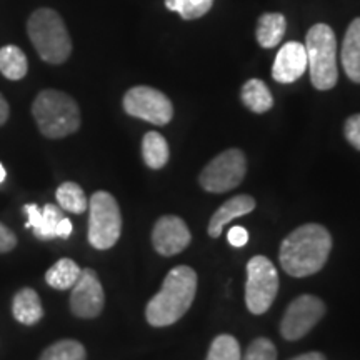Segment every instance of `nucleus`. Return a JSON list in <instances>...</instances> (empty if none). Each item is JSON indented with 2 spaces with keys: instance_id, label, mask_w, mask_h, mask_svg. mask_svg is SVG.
<instances>
[{
  "instance_id": "obj_5",
  "label": "nucleus",
  "mask_w": 360,
  "mask_h": 360,
  "mask_svg": "<svg viewBox=\"0 0 360 360\" xmlns=\"http://www.w3.org/2000/svg\"><path fill=\"white\" fill-rule=\"evenodd\" d=\"M307 69L310 80L317 90H330L339 80L337 70V40L334 30L327 24L310 27L305 37Z\"/></svg>"
},
{
  "instance_id": "obj_1",
  "label": "nucleus",
  "mask_w": 360,
  "mask_h": 360,
  "mask_svg": "<svg viewBox=\"0 0 360 360\" xmlns=\"http://www.w3.org/2000/svg\"><path fill=\"white\" fill-rule=\"evenodd\" d=\"M332 250V237L326 227L307 224L295 229L281 245L282 269L292 277H309L326 265Z\"/></svg>"
},
{
  "instance_id": "obj_28",
  "label": "nucleus",
  "mask_w": 360,
  "mask_h": 360,
  "mask_svg": "<svg viewBox=\"0 0 360 360\" xmlns=\"http://www.w3.org/2000/svg\"><path fill=\"white\" fill-rule=\"evenodd\" d=\"M344 132L350 146L360 150V114H355L345 120Z\"/></svg>"
},
{
  "instance_id": "obj_12",
  "label": "nucleus",
  "mask_w": 360,
  "mask_h": 360,
  "mask_svg": "<svg viewBox=\"0 0 360 360\" xmlns=\"http://www.w3.org/2000/svg\"><path fill=\"white\" fill-rule=\"evenodd\" d=\"M192 236L187 224L177 215H164L157 220L152 231L154 249L164 257L177 255L191 244Z\"/></svg>"
},
{
  "instance_id": "obj_31",
  "label": "nucleus",
  "mask_w": 360,
  "mask_h": 360,
  "mask_svg": "<svg viewBox=\"0 0 360 360\" xmlns=\"http://www.w3.org/2000/svg\"><path fill=\"white\" fill-rule=\"evenodd\" d=\"M25 212L29 215V220H27L25 227L29 229H39L40 222H42V209H39L35 204H27L25 205Z\"/></svg>"
},
{
  "instance_id": "obj_14",
  "label": "nucleus",
  "mask_w": 360,
  "mask_h": 360,
  "mask_svg": "<svg viewBox=\"0 0 360 360\" xmlns=\"http://www.w3.org/2000/svg\"><path fill=\"white\" fill-rule=\"evenodd\" d=\"M254 209V197L245 195V193L232 197V199H229L224 205H220L219 209L215 210V214L212 215V219H210L209 222V236L214 238L219 237L220 233H222L225 225L231 222V220L250 214Z\"/></svg>"
},
{
  "instance_id": "obj_3",
  "label": "nucleus",
  "mask_w": 360,
  "mask_h": 360,
  "mask_svg": "<svg viewBox=\"0 0 360 360\" xmlns=\"http://www.w3.org/2000/svg\"><path fill=\"white\" fill-rule=\"evenodd\" d=\"M27 35L44 62L60 65L69 60L72 39L62 15L49 7H40L27 20Z\"/></svg>"
},
{
  "instance_id": "obj_24",
  "label": "nucleus",
  "mask_w": 360,
  "mask_h": 360,
  "mask_svg": "<svg viewBox=\"0 0 360 360\" xmlns=\"http://www.w3.org/2000/svg\"><path fill=\"white\" fill-rule=\"evenodd\" d=\"M214 0H165L169 11L177 12L184 20H195L209 13Z\"/></svg>"
},
{
  "instance_id": "obj_13",
  "label": "nucleus",
  "mask_w": 360,
  "mask_h": 360,
  "mask_svg": "<svg viewBox=\"0 0 360 360\" xmlns=\"http://www.w3.org/2000/svg\"><path fill=\"white\" fill-rule=\"evenodd\" d=\"M307 70V52L300 42H287L278 51L272 67V77L278 84H292Z\"/></svg>"
},
{
  "instance_id": "obj_26",
  "label": "nucleus",
  "mask_w": 360,
  "mask_h": 360,
  "mask_svg": "<svg viewBox=\"0 0 360 360\" xmlns=\"http://www.w3.org/2000/svg\"><path fill=\"white\" fill-rule=\"evenodd\" d=\"M64 219V214L58 209L57 205L47 204L44 205L42 209V222H40V227L35 229L34 233L35 237L40 238V240H51V238H56V229L57 224Z\"/></svg>"
},
{
  "instance_id": "obj_27",
  "label": "nucleus",
  "mask_w": 360,
  "mask_h": 360,
  "mask_svg": "<svg viewBox=\"0 0 360 360\" xmlns=\"http://www.w3.org/2000/svg\"><path fill=\"white\" fill-rule=\"evenodd\" d=\"M242 360H277V349L272 340L259 337L247 347Z\"/></svg>"
},
{
  "instance_id": "obj_16",
  "label": "nucleus",
  "mask_w": 360,
  "mask_h": 360,
  "mask_svg": "<svg viewBox=\"0 0 360 360\" xmlns=\"http://www.w3.org/2000/svg\"><path fill=\"white\" fill-rule=\"evenodd\" d=\"M12 315L17 322L24 326H35L44 317V307L37 292L30 287L20 289L13 295Z\"/></svg>"
},
{
  "instance_id": "obj_9",
  "label": "nucleus",
  "mask_w": 360,
  "mask_h": 360,
  "mask_svg": "<svg viewBox=\"0 0 360 360\" xmlns=\"http://www.w3.org/2000/svg\"><path fill=\"white\" fill-rule=\"evenodd\" d=\"M122 105L129 115L154 125H167L174 117V105L170 98L148 85H137L127 90Z\"/></svg>"
},
{
  "instance_id": "obj_32",
  "label": "nucleus",
  "mask_w": 360,
  "mask_h": 360,
  "mask_svg": "<svg viewBox=\"0 0 360 360\" xmlns=\"http://www.w3.org/2000/svg\"><path fill=\"white\" fill-rule=\"evenodd\" d=\"M72 233V222L69 219H62L60 222L57 224V229H56V237L58 238H69Z\"/></svg>"
},
{
  "instance_id": "obj_34",
  "label": "nucleus",
  "mask_w": 360,
  "mask_h": 360,
  "mask_svg": "<svg viewBox=\"0 0 360 360\" xmlns=\"http://www.w3.org/2000/svg\"><path fill=\"white\" fill-rule=\"evenodd\" d=\"M290 360H327V359H326V355L321 352H307L302 355H297V357L290 359Z\"/></svg>"
},
{
  "instance_id": "obj_6",
  "label": "nucleus",
  "mask_w": 360,
  "mask_h": 360,
  "mask_svg": "<svg viewBox=\"0 0 360 360\" xmlns=\"http://www.w3.org/2000/svg\"><path fill=\"white\" fill-rule=\"evenodd\" d=\"M122 233V214L115 197L97 191L89 200V242L94 249L107 250L117 244Z\"/></svg>"
},
{
  "instance_id": "obj_18",
  "label": "nucleus",
  "mask_w": 360,
  "mask_h": 360,
  "mask_svg": "<svg viewBox=\"0 0 360 360\" xmlns=\"http://www.w3.org/2000/svg\"><path fill=\"white\" fill-rule=\"evenodd\" d=\"M240 98L247 109L255 112V114H264V112L272 109L274 105L272 94H270V90L264 80L260 79L247 80L244 87H242Z\"/></svg>"
},
{
  "instance_id": "obj_25",
  "label": "nucleus",
  "mask_w": 360,
  "mask_h": 360,
  "mask_svg": "<svg viewBox=\"0 0 360 360\" xmlns=\"http://www.w3.org/2000/svg\"><path fill=\"white\" fill-rule=\"evenodd\" d=\"M205 360H242L240 345L232 335L222 334L215 337Z\"/></svg>"
},
{
  "instance_id": "obj_19",
  "label": "nucleus",
  "mask_w": 360,
  "mask_h": 360,
  "mask_svg": "<svg viewBox=\"0 0 360 360\" xmlns=\"http://www.w3.org/2000/svg\"><path fill=\"white\" fill-rule=\"evenodd\" d=\"M29 72L27 56L17 45H4L0 49V74L8 80H22Z\"/></svg>"
},
{
  "instance_id": "obj_29",
  "label": "nucleus",
  "mask_w": 360,
  "mask_h": 360,
  "mask_svg": "<svg viewBox=\"0 0 360 360\" xmlns=\"http://www.w3.org/2000/svg\"><path fill=\"white\" fill-rule=\"evenodd\" d=\"M17 247V236L0 222V254H7Z\"/></svg>"
},
{
  "instance_id": "obj_4",
  "label": "nucleus",
  "mask_w": 360,
  "mask_h": 360,
  "mask_svg": "<svg viewBox=\"0 0 360 360\" xmlns=\"http://www.w3.org/2000/svg\"><path fill=\"white\" fill-rule=\"evenodd\" d=\"M32 115L40 134L64 139L80 129V109L74 97L56 89H45L32 102Z\"/></svg>"
},
{
  "instance_id": "obj_21",
  "label": "nucleus",
  "mask_w": 360,
  "mask_h": 360,
  "mask_svg": "<svg viewBox=\"0 0 360 360\" xmlns=\"http://www.w3.org/2000/svg\"><path fill=\"white\" fill-rule=\"evenodd\" d=\"M169 143L159 132H147L142 139V157L147 167L159 170L169 162Z\"/></svg>"
},
{
  "instance_id": "obj_33",
  "label": "nucleus",
  "mask_w": 360,
  "mask_h": 360,
  "mask_svg": "<svg viewBox=\"0 0 360 360\" xmlns=\"http://www.w3.org/2000/svg\"><path fill=\"white\" fill-rule=\"evenodd\" d=\"M8 115H11V107H8V102L6 97L0 94V127L8 120Z\"/></svg>"
},
{
  "instance_id": "obj_22",
  "label": "nucleus",
  "mask_w": 360,
  "mask_h": 360,
  "mask_svg": "<svg viewBox=\"0 0 360 360\" xmlns=\"http://www.w3.org/2000/svg\"><path fill=\"white\" fill-rule=\"evenodd\" d=\"M57 204L70 214H84L89 209V200L84 188L75 182H64L56 192Z\"/></svg>"
},
{
  "instance_id": "obj_7",
  "label": "nucleus",
  "mask_w": 360,
  "mask_h": 360,
  "mask_svg": "<svg viewBox=\"0 0 360 360\" xmlns=\"http://www.w3.org/2000/svg\"><path fill=\"white\" fill-rule=\"evenodd\" d=\"M278 292L276 265L264 255H255L247 264L245 304L252 314L262 315L274 304Z\"/></svg>"
},
{
  "instance_id": "obj_11",
  "label": "nucleus",
  "mask_w": 360,
  "mask_h": 360,
  "mask_svg": "<svg viewBox=\"0 0 360 360\" xmlns=\"http://www.w3.org/2000/svg\"><path fill=\"white\" fill-rule=\"evenodd\" d=\"M105 305V294L96 270L82 269L79 281L70 292V310L75 317L96 319Z\"/></svg>"
},
{
  "instance_id": "obj_8",
  "label": "nucleus",
  "mask_w": 360,
  "mask_h": 360,
  "mask_svg": "<svg viewBox=\"0 0 360 360\" xmlns=\"http://www.w3.org/2000/svg\"><path fill=\"white\" fill-rule=\"evenodd\" d=\"M247 172L244 152L238 148H229L209 162L202 170L199 182L204 191L212 193H224L238 187Z\"/></svg>"
},
{
  "instance_id": "obj_2",
  "label": "nucleus",
  "mask_w": 360,
  "mask_h": 360,
  "mask_svg": "<svg viewBox=\"0 0 360 360\" xmlns=\"http://www.w3.org/2000/svg\"><path fill=\"white\" fill-rule=\"evenodd\" d=\"M197 274L187 265L174 267L162 289L148 300L146 319L152 327H169L186 315L195 299Z\"/></svg>"
},
{
  "instance_id": "obj_23",
  "label": "nucleus",
  "mask_w": 360,
  "mask_h": 360,
  "mask_svg": "<svg viewBox=\"0 0 360 360\" xmlns=\"http://www.w3.org/2000/svg\"><path fill=\"white\" fill-rule=\"evenodd\" d=\"M39 360H87V352L79 340L64 339L49 345Z\"/></svg>"
},
{
  "instance_id": "obj_17",
  "label": "nucleus",
  "mask_w": 360,
  "mask_h": 360,
  "mask_svg": "<svg viewBox=\"0 0 360 360\" xmlns=\"http://www.w3.org/2000/svg\"><path fill=\"white\" fill-rule=\"evenodd\" d=\"M287 29V20L282 13L267 12L262 13L257 20V29H255V37L260 47L272 49L281 44Z\"/></svg>"
},
{
  "instance_id": "obj_20",
  "label": "nucleus",
  "mask_w": 360,
  "mask_h": 360,
  "mask_svg": "<svg viewBox=\"0 0 360 360\" xmlns=\"http://www.w3.org/2000/svg\"><path fill=\"white\" fill-rule=\"evenodd\" d=\"M82 269L72 259H60L45 272V282L57 290H69L79 281Z\"/></svg>"
},
{
  "instance_id": "obj_10",
  "label": "nucleus",
  "mask_w": 360,
  "mask_h": 360,
  "mask_svg": "<svg viewBox=\"0 0 360 360\" xmlns=\"http://www.w3.org/2000/svg\"><path fill=\"white\" fill-rule=\"evenodd\" d=\"M326 314V304L315 295H300L292 300L281 322V334L285 340H299L317 326Z\"/></svg>"
},
{
  "instance_id": "obj_35",
  "label": "nucleus",
  "mask_w": 360,
  "mask_h": 360,
  "mask_svg": "<svg viewBox=\"0 0 360 360\" xmlns=\"http://www.w3.org/2000/svg\"><path fill=\"white\" fill-rule=\"evenodd\" d=\"M4 180H6V169H4V165L0 164V184H2Z\"/></svg>"
},
{
  "instance_id": "obj_15",
  "label": "nucleus",
  "mask_w": 360,
  "mask_h": 360,
  "mask_svg": "<svg viewBox=\"0 0 360 360\" xmlns=\"http://www.w3.org/2000/svg\"><path fill=\"white\" fill-rule=\"evenodd\" d=\"M342 67L347 77L355 84H360V17L350 22L340 52Z\"/></svg>"
},
{
  "instance_id": "obj_30",
  "label": "nucleus",
  "mask_w": 360,
  "mask_h": 360,
  "mask_svg": "<svg viewBox=\"0 0 360 360\" xmlns=\"http://www.w3.org/2000/svg\"><path fill=\"white\" fill-rule=\"evenodd\" d=\"M227 240L233 247H244L249 242V232L244 227H240V225H236V227H232L227 232Z\"/></svg>"
}]
</instances>
